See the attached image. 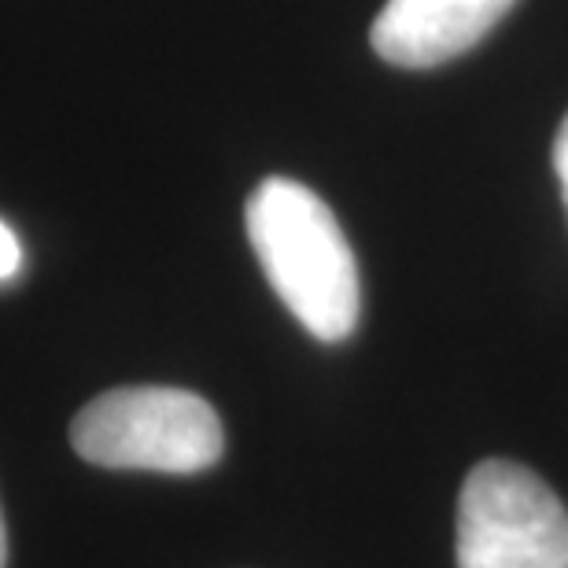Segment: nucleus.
Instances as JSON below:
<instances>
[{
    "mask_svg": "<svg viewBox=\"0 0 568 568\" xmlns=\"http://www.w3.org/2000/svg\"><path fill=\"white\" fill-rule=\"evenodd\" d=\"M247 241L281 303L322 344L355 333L358 263L328 203L292 178H266L247 200Z\"/></svg>",
    "mask_w": 568,
    "mask_h": 568,
    "instance_id": "f257e3e1",
    "label": "nucleus"
},
{
    "mask_svg": "<svg viewBox=\"0 0 568 568\" xmlns=\"http://www.w3.org/2000/svg\"><path fill=\"white\" fill-rule=\"evenodd\" d=\"M78 458L100 469L192 476L219 465L225 432L207 399L185 388H115L71 422Z\"/></svg>",
    "mask_w": 568,
    "mask_h": 568,
    "instance_id": "f03ea898",
    "label": "nucleus"
},
{
    "mask_svg": "<svg viewBox=\"0 0 568 568\" xmlns=\"http://www.w3.org/2000/svg\"><path fill=\"white\" fill-rule=\"evenodd\" d=\"M458 568H568V509L517 462H480L458 498Z\"/></svg>",
    "mask_w": 568,
    "mask_h": 568,
    "instance_id": "7ed1b4c3",
    "label": "nucleus"
},
{
    "mask_svg": "<svg viewBox=\"0 0 568 568\" xmlns=\"http://www.w3.org/2000/svg\"><path fill=\"white\" fill-rule=\"evenodd\" d=\"M514 0H388L373 22V52L384 63L425 71L469 52Z\"/></svg>",
    "mask_w": 568,
    "mask_h": 568,
    "instance_id": "20e7f679",
    "label": "nucleus"
},
{
    "mask_svg": "<svg viewBox=\"0 0 568 568\" xmlns=\"http://www.w3.org/2000/svg\"><path fill=\"white\" fill-rule=\"evenodd\" d=\"M19 266H22V247L16 241V233H11L4 222H0V281L16 277Z\"/></svg>",
    "mask_w": 568,
    "mask_h": 568,
    "instance_id": "39448f33",
    "label": "nucleus"
},
{
    "mask_svg": "<svg viewBox=\"0 0 568 568\" xmlns=\"http://www.w3.org/2000/svg\"><path fill=\"white\" fill-rule=\"evenodd\" d=\"M554 170H558L561 192H565V207H568V115L561 122L558 138H554Z\"/></svg>",
    "mask_w": 568,
    "mask_h": 568,
    "instance_id": "423d86ee",
    "label": "nucleus"
},
{
    "mask_svg": "<svg viewBox=\"0 0 568 568\" xmlns=\"http://www.w3.org/2000/svg\"><path fill=\"white\" fill-rule=\"evenodd\" d=\"M0 568H8V531H4V514H0Z\"/></svg>",
    "mask_w": 568,
    "mask_h": 568,
    "instance_id": "0eeeda50",
    "label": "nucleus"
}]
</instances>
